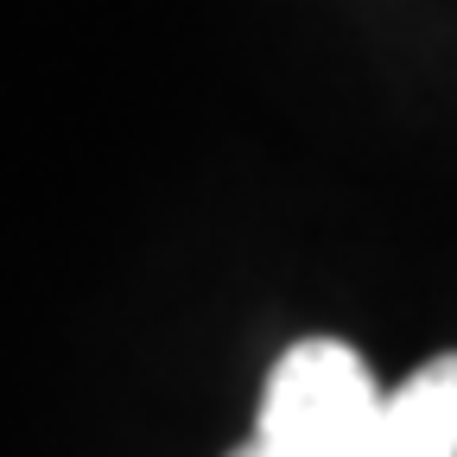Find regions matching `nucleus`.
I'll return each instance as SVG.
<instances>
[{"label": "nucleus", "mask_w": 457, "mask_h": 457, "mask_svg": "<svg viewBox=\"0 0 457 457\" xmlns=\"http://www.w3.org/2000/svg\"><path fill=\"white\" fill-rule=\"evenodd\" d=\"M375 407L381 387L350 343L305 337L267 369L254 432L228 457H350Z\"/></svg>", "instance_id": "1"}, {"label": "nucleus", "mask_w": 457, "mask_h": 457, "mask_svg": "<svg viewBox=\"0 0 457 457\" xmlns=\"http://www.w3.org/2000/svg\"><path fill=\"white\" fill-rule=\"evenodd\" d=\"M350 457H457V350L413 369L381 407Z\"/></svg>", "instance_id": "2"}]
</instances>
